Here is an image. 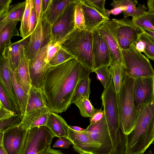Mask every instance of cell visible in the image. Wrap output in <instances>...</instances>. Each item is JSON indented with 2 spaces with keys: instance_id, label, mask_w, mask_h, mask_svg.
Listing matches in <instances>:
<instances>
[{
  "instance_id": "cell-1",
  "label": "cell",
  "mask_w": 154,
  "mask_h": 154,
  "mask_svg": "<svg viewBox=\"0 0 154 154\" xmlns=\"http://www.w3.org/2000/svg\"><path fill=\"white\" fill-rule=\"evenodd\" d=\"M89 73L75 58L47 70L42 87L47 106L50 111H65L71 104L76 87Z\"/></svg>"
},
{
  "instance_id": "cell-2",
  "label": "cell",
  "mask_w": 154,
  "mask_h": 154,
  "mask_svg": "<svg viewBox=\"0 0 154 154\" xmlns=\"http://www.w3.org/2000/svg\"><path fill=\"white\" fill-rule=\"evenodd\" d=\"M154 141V100L138 113L135 125L126 135L124 154L143 153Z\"/></svg>"
},
{
  "instance_id": "cell-3",
  "label": "cell",
  "mask_w": 154,
  "mask_h": 154,
  "mask_svg": "<svg viewBox=\"0 0 154 154\" xmlns=\"http://www.w3.org/2000/svg\"><path fill=\"white\" fill-rule=\"evenodd\" d=\"M101 99L112 142L113 154H124L126 135L122 132L120 128L118 96L111 78L102 93Z\"/></svg>"
},
{
  "instance_id": "cell-4",
  "label": "cell",
  "mask_w": 154,
  "mask_h": 154,
  "mask_svg": "<svg viewBox=\"0 0 154 154\" xmlns=\"http://www.w3.org/2000/svg\"><path fill=\"white\" fill-rule=\"evenodd\" d=\"M92 32L77 28L61 43V47L72 56L90 74L93 72Z\"/></svg>"
},
{
  "instance_id": "cell-5",
  "label": "cell",
  "mask_w": 154,
  "mask_h": 154,
  "mask_svg": "<svg viewBox=\"0 0 154 154\" xmlns=\"http://www.w3.org/2000/svg\"><path fill=\"white\" fill-rule=\"evenodd\" d=\"M134 81L135 79L125 74L118 96L120 128L125 135L133 129L138 113L133 97Z\"/></svg>"
},
{
  "instance_id": "cell-6",
  "label": "cell",
  "mask_w": 154,
  "mask_h": 154,
  "mask_svg": "<svg viewBox=\"0 0 154 154\" xmlns=\"http://www.w3.org/2000/svg\"><path fill=\"white\" fill-rule=\"evenodd\" d=\"M109 31L116 41L121 50L128 49L138 41L144 32L129 19L112 18L104 22Z\"/></svg>"
},
{
  "instance_id": "cell-7",
  "label": "cell",
  "mask_w": 154,
  "mask_h": 154,
  "mask_svg": "<svg viewBox=\"0 0 154 154\" xmlns=\"http://www.w3.org/2000/svg\"><path fill=\"white\" fill-rule=\"evenodd\" d=\"M135 45L127 50H121L125 74L134 79L154 75L150 61L136 49Z\"/></svg>"
},
{
  "instance_id": "cell-8",
  "label": "cell",
  "mask_w": 154,
  "mask_h": 154,
  "mask_svg": "<svg viewBox=\"0 0 154 154\" xmlns=\"http://www.w3.org/2000/svg\"><path fill=\"white\" fill-rule=\"evenodd\" d=\"M51 26L42 12L25 49V54L29 60L34 58L42 48L50 43Z\"/></svg>"
},
{
  "instance_id": "cell-9",
  "label": "cell",
  "mask_w": 154,
  "mask_h": 154,
  "mask_svg": "<svg viewBox=\"0 0 154 154\" xmlns=\"http://www.w3.org/2000/svg\"><path fill=\"white\" fill-rule=\"evenodd\" d=\"M77 1L68 5L52 25L50 43H61L76 29L75 13Z\"/></svg>"
},
{
  "instance_id": "cell-10",
  "label": "cell",
  "mask_w": 154,
  "mask_h": 154,
  "mask_svg": "<svg viewBox=\"0 0 154 154\" xmlns=\"http://www.w3.org/2000/svg\"><path fill=\"white\" fill-rule=\"evenodd\" d=\"M54 137L46 126L30 128L29 130L21 154H42L46 149L51 146L52 141Z\"/></svg>"
},
{
  "instance_id": "cell-11",
  "label": "cell",
  "mask_w": 154,
  "mask_h": 154,
  "mask_svg": "<svg viewBox=\"0 0 154 154\" xmlns=\"http://www.w3.org/2000/svg\"><path fill=\"white\" fill-rule=\"evenodd\" d=\"M133 95L138 112L154 100V75L135 79Z\"/></svg>"
},
{
  "instance_id": "cell-12",
  "label": "cell",
  "mask_w": 154,
  "mask_h": 154,
  "mask_svg": "<svg viewBox=\"0 0 154 154\" xmlns=\"http://www.w3.org/2000/svg\"><path fill=\"white\" fill-rule=\"evenodd\" d=\"M86 130L99 146V154H113L112 143L104 116L98 122L89 125Z\"/></svg>"
},
{
  "instance_id": "cell-13",
  "label": "cell",
  "mask_w": 154,
  "mask_h": 154,
  "mask_svg": "<svg viewBox=\"0 0 154 154\" xmlns=\"http://www.w3.org/2000/svg\"><path fill=\"white\" fill-rule=\"evenodd\" d=\"M48 44L42 48L36 56L29 61L32 85L41 89L46 72L50 67L47 59Z\"/></svg>"
},
{
  "instance_id": "cell-14",
  "label": "cell",
  "mask_w": 154,
  "mask_h": 154,
  "mask_svg": "<svg viewBox=\"0 0 154 154\" xmlns=\"http://www.w3.org/2000/svg\"><path fill=\"white\" fill-rule=\"evenodd\" d=\"M29 130L20 125L4 132L2 145L8 154H21Z\"/></svg>"
},
{
  "instance_id": "cell-15",
  "label": "cell",
  "mask_w": 154,
  "mask_h": 154,
  "mask_svg": "<svg viewBox=\"0 0 154 154\" xmlns=\"http://www.w3.org/2000/svg\"><path fill=\"white\" fill-rule=\"evenodd\" d=\"M92 32L94 70L101 67L110 66L111 65V57L106 41L96 29Z\"/></svg>"
},
{
  "instance_id": "cell-16",
  "label": "cell",
  "mask_w": 154,
  "mask_h": 154,
  "mask_svg": "<svg viewBox=\"0 0 154 154\" xmlns=\"http://www.w3.org/2000/svg\"><path fill=\"white\" fill-rule=\"evenodd\" d=\"M67 139L72 143L73 148L79 154L86 153L99 154V145L93 141L86 129L84 131H77L69 127Z\"/></svg>"
},
{
  "instance_id": "cell-17",
  "label": "cell",
  "mask_w": 154,
  "mask_h": 154,
  "mask_svg": "<svg viewBox=\"0 0 154 154\" xmlns=\"http://www.w3.org/2000/svg\"><path fill=\"white\" fill-rule=\"evenodd\" d=\"M10 46L5 48L0 57V82L4 86L17 114H21L13 89L10 70L9 52Z\"/></svg>"
},
{
  "instance_id": "cell-18",
  "label": "cell",
  "mask_w": 154,
  "mask_h": 154,
  "mask_svg": "<svg viewBox=\"0 0 154 154\" xmlns=\"http://www.w3.org/2000/svg\"><path fill=\"white\" fill-rule=\"evenodd\" d=\"M96 29L104 38L109 48L111 59V65H123V61L121 50L116 41L104 23Z\"/></svg>"
},
{
  "instance_id": "cell-19",
  "label": "cell",
  "mask_w": 154,
  "mask_h": 154,
  "mask_svg": "<svg viewBox=\"0 0 154 154\" xmlns=\"http://www.w3.org/2000/svg\"><path fill=\"white\" fill-rule=\"evenodd\" d=\"M50 111L47 107L25 112L20 125L28 130L36 127L46 126Z\"/></svg>"
},
{
  "instance_id": "cell-20",
  "label": "cell",
  "mask_w": 154,
  "mask_h": 154,
  "mask_svg": "<svg viewBox=\"0 0 154 154\" xmlns=\"http://www.w3.org/2000/svg\"><path fill=\"white\" fill-rule=\"evenodd\" d=\"M137 3L136 0H113L110 5L113 8L121 7L124 18L131 16L134 19L143 15L148 9L145 4H139L136 7Z\"/></svg>"
},
{
  "instance_id": "cell-21",
  "label": "cell",
  "mask_w": 154,
  "mask_h": 154,
  "mask_svg": "<svg viewBox=\"0 0 154 154\" xmlns=\"http://www.w3.org/2000/svg\"><path fill=\"white\" fill-rule=\"evenodd\" d=\"M79 1L84 16L85 30L92 32L110 19L105 18L95 9L86 5L83 0Z\"/></svg>"
},
{
  "instance_id": "cell-22",
  "label": "cell",
  "mask_w": 154,
  "mask_h": 154,
  "mask_svg": "<svg viewBox=\"0 0 154 154\" xmlns=\"http://www.w3.org/2000/svg\"><path fill=\"white\" fill-rule=\"evenodd\" d=\"M46 126L55 137L67 139L69 134V125L60 116L56 113L49 112Z\"/></svg>"
},
{
  "instance_id": "cell-23",
  "label": "cell",
  "mask_w": 154,
  "mask_h": 154,
  "mask_svg": "<svg viewBox=\"0 0 154 154\" xmlns=\"http://www.w3.org/2000/svg\"><path fill=\"white\" fill-rule=\"evenodd\" d=\"M25 49L24 48L22 51L20 60L15 72L18 81L29 93L32 85L29 69V60L25 54Z\"/></svg>"
},
{
  "instance_id": "cell-24",
  "label": "cell",
  "mask_w": 154,
  "mask_h": 154,
  "mask_svg": "<svg viewBox=\"0 0 154 154\" xmlns=\"http://www.w3.org/2000/svg\"><path fill=\"white\" fill-rule=\"evenodd\" d=\"M9 68L14 91L19 105L20 113L23 115L26 112L29 93L18 81L15 75V69L12 65L9 58Z\"/></svg>"
},
{
  "instance_id": "cell-25",
  "label": "cell",
  "mask_w": 154,
  "mask_h": 154,
  "mask_svg": "<svg viewBox=\"0 0 154 154\" xmlns=\"http://www.w3.org/2000/svg\"><path fill=\"white\" fill-rule=\"evenodd\" d=\"M75 0H50L44 15L48 22L52 25L66 8Z\"/></svg>"
},
{
  "instance_id": "cell-26",
  "label": "cell",
  "mask_w": 154,
  "mask_h": 154,
  "mask_svg": "<svg viewBox=\"0 0 154 154\" xmlns=\"http://www.w3.org/2000/svg\"><path fill=\"white\" fill-rule=\"evenodd\" d=\"M47 107L42 89L32 86L29 93L25 112Z\"/></svg>"
},
{
  "instance_id": "cell-27",
  "label": "cell",
  "mask_w": 154,
  "mask_h": 154,
  "mask_svg": "<svg viewBox=\"0 0 154 154\" xmlns=\"http://www.w3.org/2000/svg\"><path fill=\"white\" fill-rule=\"evenodd\" d=\"M26 1L10 6L5 19L0 22V32L7 25L15 21H21L26 7Z\"/></svg>"
},
{
  "instance_id": "cell-28",
  "label": "cell",
  "mask_w": 154,
  "mask_h": 154,
  "mask_svg": "<svg viewBox=\"0 0 154 154\" xmlns=\"http://www.w3.org/2000/svg\"><path fill=\"white\" fill-rule=\"evenodd\" d=\"M18 21H13L6 26L0 32V55L5 48L12 43L11 38L14 36H19V33L16 26Z\"/></svg>"
},
{
  "instance_id": "cell-29",
  "label": "cell",
  "mask_w": 154,
  "mask_h": 154,
  "mask_svg": "<svg viewBox=\"0 0 154 154\" xmlns=\"http://www.w3.org/2000/svg\"><path fill=\"white\" fill-rule=\"evenodd\" d=\"M29 36L14 43H11L10 46L9 57L12 65L15 70L19 63L21 52L23 48H25L28 43Z\"/></svg>"
},
{
  "instance_id": "cell-30",
  "label": "cell",
  "mask_w": 154,
  "mask_h": 154,
  "mask_svg": "<svg viewBox=\"0 0 154 154\" xmlns=\"http://www.w3.org/2000/svg\"><path fill=\"white\" fill-rule=\"evenodd\" d=\"M91 79L89 74L82 79L78 83L75 89L71 101V104L83 97L89 98L91 93Z\"/></svg>"
},
{
  "instance_id": "cell-31",
  "label": "cell",
  "mask_w": 154,
  "mask_h": 154,
  "mask_svg": "<svg viewBox=\"0 0 154 154\" xmlns=\"http://www.w3.org/2000/svg\"><path fill=\"white\" fill-rule=\"evenodd\" d=\"M114 86L118 96L125 73L123 65H111L109 68Z\"/></svg>"
},
{
  "instance_id": "cell-32",
  "label": "cell",
  "mask_w": 154,
  "mask_h": 154,
  "mask_svg": "<svg viewBox=\"0 0 154 154\" xmlns=\"http://www.w3.org/2000/svg\"><path fill=\"white\" fill-rule=\"evenodd\" d=\"M132 22L143 29H146L154 32V13L146 11L142 15L132 19Z\"/></svg>"
},
{
  "instance_id": "cell-33",
  "label": "cell",
  "mask_w": 154,
  "mask_h": 154,
  "mask_svg": "<svg viewBox=\"0 0 154 154\" xmlns=\"http://www.w3.org/2000/svg\"><path fill=\"white\" fill-rule=\"evenodd\" d=\"M25 10L21 21L20 28V35L23 39L28 36V26L32 10L34 8L33 0H26Z\"/></svg>"
},
{
  "instance_id": "cell-34",
  "label": "cell",
  "mask_w": 154,
  "mask_h": 154,
  "mask_svg": "<svg viewBox=\"0 0 154 154\" xmlns=\"http://www.w3.org/2000/svg\"><path fill=\"white\" fill-rule=\"evenodd\" d=\"M78 108L81 115L84 117L91 118L96 112L89 100V98L83 97L74 103Z\"/></svg>"
},
{
  "instance_id": "cell-35",
  "label": "cell",
  "mask_w": 154,
  "mask_h": 154,
  "mask_svg": "<svg viewBox=\"0 0 154 154\" xmlns=\"http://www.w3.org/2000/svg\"><path fill=\"white\" fill-rule=\"evenodd\" d=\"M21 114H16L8 119L0 120V132L19 125L21 123L23 117Z\"/></svg>"
},
{
  "instance_id": "cell-36",
  "label": "cell",
  "mask_w": 154,
  "mask_h": 154,
  "mask_svg": "<svg viewBox=\"0 0 154 154\" xmlns=\"http://www.w3.org/2000/svg\"><path fill=\"white\" fill-rule=\"evenodd\" d=\"M74 57L62 48L54 55L49 62L50 67L58 66Z\"/></svg>"
},
{
  "instance_id": "cell-37",
  "label": "cell",
  "mask_w": 154,
  "mask_h": 154,
  "mask_svg": "<svg viewBox=\"0 0 154 154\" xmlns=\"http://www.w3.org/2000/svg\"><path fill=\"white\" fill-rule=\"evenodd\" d=\"M138 41L144 43L145 48L143 53L147 58L154 60V43L149 36L144 32L140 36Z\"/></svg>"
},
{
  "instance_id": "cell-38",
  "label": "cell",
  "mask_w": 154,
  "mask_h": 154,
  "mask_svg": "<svg viewBox=\"0 0 154 154\" xmlns=\"http://www.w3.org/2000/svg\"><path fill=\"white\" fill-rule=\"evenodd\" d=\"M108 66L101 67L94 69V72L97 75V78L99 80L104 88L108 85L111 79V75Z\"/></svg>"
},
{
  "instance_id": "cell-39",
  "label": "cell",
  "mask_w": 154,
  "mask_h": 154,
  "mask_svg": "<svg viewBox=\"0 0 154 154\" xmlns=\"http://www.w3.org/2000/svg\"><path fill=\"white\" fill-rule=\"evenodd\" d=\"M75 21L76 28L85 29L84 14L79 0H77L75 13Z\"/></svg>"
},
{
  "instance_id": "cell-40",
  "label": "cell",
  "mask_w": 154,
  "mask_h": 154,
  "mask_svg": "<svg viewBox=\"0 0 154 154\" xmlns=\"http://www.w3.org/2000/svg\"><path fill=\"white\" fill-rule=\"evenodd\" d=\"M85 3L88 6L93 8L105 18L109 19L106 13L105 7V0H83Z\"/></svg>"
},
{
  "instance_id": "cell-41",
  "label": "cell",
  "mask_w": 154,
  "mask_h": 154,
  "mask_svg": "<svg viewBox=\"0 0 154 154\" xmlns=\"http://www.w3.org/2000/svg\"><path fill=\"white\" fill-rule=\"evenodd\" d=\"M0 106L16 112L10 97L4 86L1 82H0Z\"/></svg>"
},
{
  "instance_id": "cell-42",
  "label": "cell",
  "mask_w": 154,
  "mask_h": 154,
  "mask_svg": "<svg viewBox=\"0 0 154 154\" xmlns=\"http://www.w3.org/2000/svg\"><path fill=\"white\" fill-rule=\"evenodd\" d=\"M11 2V0H0V22L6 17Z\"/></svg>"
},
{
  "instance_id": "cell-43",
  "label": "cell",
  "mask_w": 154,
  "mask_h": 154,
  "mask_svg": "<svg viewBox=\"0 0 154 154\" xmlns=\"http://www.w3.org/2000/svg\"><path fill=\"white\" fill-rule=\"evenodd\" d=\"M61 47V43L53 44L49 43L48 44L47 50V59L48 62Z\"/></svg>"
},
{
  "instance_id": "cell-44",
  "label": "cell",
  "mask_w": 154,
  "mask_h": 154,
  "mask_svg": "<svg viewBox=\"0 0 154 154\" xmlns=\"http://www.w3.org/2000/svg\"><path fill=\"white\" fill-rule=\"evenodd\" d=\"M37 24V18L33 8L32 11L28 26V36H29L35 29Z\"/></svg>"
},
{
  "instance_id": "cell-45",
  "label": "cell",
  "mask_w": 154,
  "mask_h": 154,
  "mask_svg": "<svg viewBox=\"0 0 154 154\" xmlns=\"http://www.w3.org/2000/svg\"><path fill=\"white\" fill-rule=\"evenodd\" d=\"M71 145H72V143L70 141L67 140L65 137H62L57 140L52 147L68 149Z\"/></svg>"
},
{
  "instance_id": "cell-46",
  "label": "cell",
  "mask_w": 154,
  "mask_h": 154,
  "mask_svg": "<svg viewBox=\"0 0 154 154\" xmlns=\"http://www.w3.org/2000/svg\"><path fill=\"white\" fill-rule=\"evenodd\" d=\"M42 0H33V6L36 14L37 23L39 21L42 13Z\"/></svg>"
},
{
  "instance_id": "cell-47",
  "label": "cell",
  "mask_w": 154,
  "mask_h": 154,
  "mask_svg": "<svg viewBox=\"0 0 154 154\" xmlns=\"http://www.w3.org/2000/svg\"><path fill=\"white\" fill-rule=\"evenodd\" d=\"M0 108V120L8 119L17 114L16 112L10 110L1 106Z\"/></svg>"
},
{
  "instance_id": "cell-48",
  "label": "cell",
  "mask_w": 154,
  "mask_h": 154,
  "mask_svg": "<svg viewBox=\"0 0 154 154\" xmlns=\"http://www.w3.org/2000/svg\"><path fill=\"white\" fill-rule=\"evenodd\" d=\"M104 115L103 110L101 109L97 110L96 112L93 116L90 118V124L96 123L100 121Z\"/></svg>"
},
{
  "instance_id": "cell-49",
  "label": "cell",
  "mask_w": 154,
  "mask_h": 154,
  "mask_svg": "<svg viewBox=\"0 0 154 154\" xmlns=\"http://www.w3.org/2000/svg\"><path fill=\"white\" fill-rule=\"evenodd\" d=\"M122 9L121 7H117L114 8L110 10L106 9V12L107 16L109 18L110 14H112L114 15H118L122 13Z\"/></svg>"
},
{
  "instance_id": "cell-50",
  "label": "cell",
  "mask_w": 154,
  "mask_h": 154,
  "mask_svg": "<svg viewBox=\"0 0 154 154\" xmlns=\"http://www.w3.org/2000/svg\"><path fill=\"white\" fill-rule=\"evenodd\" d=\"M42 154H64L60 150L52 149L51 146L48 147L43 152Z\"/></svg>"
},
{
  "instance_id": "cell-51",
  "label": "cell",
  "mask_w": 154,
  "mask_h": 154,
  "mask_svg": "<svg viewBox=\"0 0 154 154\" xmlns=\"http://www.w3.org/2000/svg\"><path fill=\"white\" fill-rule=\"evenodd\" d=\"M136 49L140 52H144L145 48V44L142 41H138L135 45Z\"/></svg>"
},
{
  "instance_id": "cell-52",
  "label": "cell",
  "mask_w": 154,
  "mask_h": 154,
  "mask_svg": "<svg viewBox=\"0 0 154 154\" xmlns=\"http://www.w3.org/2000/svg\"><path fill=\"white\" fill-rule=\"evenodd\" d=\"M148 11L154 13V0H149L147 2Z\"/></svg>"
},
{
  "instance_id": "cell-53",
  "label": "cell",
  "mask_w": 154,
  "mask_h": 154,
  "mask_svg": "<svg viewBox=\"0 0 154 154\" xmlns=\"http://www.w3.org/2000/svg\"><path fill=\"white\" fill-rule=\"evenodd\" d=\"M50 0H42V12L44 13L48 7Z\"/></svg>"
},
{
  "instance_id": "cell-54",
  "label": "cell",
  "mask_w": 154,
  "mask_h": 154,
  "mask_svg": "<svg viewBox=\"0 0 154 154\" xmlns=\"http://www.w3.org/2000/svg\"><path fill=\"white\" fill-rule=\"evenodd\" d=\"M69 126L72 129L75 131H84L85 129L79 126H71L69 125Z\"/></svg>"
},
{
  "instance_id": "cell-55",
  "label": "cell",
  "mask_w": 154,
  "mask_h": 154,
  "mask_svg": "<svg viewBox=\"0 0 154 154\" xmlns=\"http://www.w3.org/2000/svg\"><path fill=\"white\" fill-rule=\"evenodd\" d=\"M144 32L148 35L149 36L154 38V32L150 30L146 29H142Z\"/></svg>"
},
{
  "instance_id": "cell-56",
  "label": "cell",
  "mask_w": 154,
  "mask_h": 154,
  "mask_svg": "<svg viewBox=\"0 0 154 154\" xmlns=\"http://www.w3.org/2000/svg\"><path fill=\"white\" fill-rule=\"evenodd\" d=\"M0 154H8L2 145H0Z\"/></svg>"
},
{
  "instance_id": "cell-57",
  "label": "cell",
  "mask_w": 154,
  "mask_h": 154,
  "mask_svg": "<svg viewBox=\"0 0 154 154\" xmlns=\"http://www.w3.org/2000/svg\"><path fill=\"white\" fill-rule=\"evenodd\" d=\"M3 135L4 132H0V144L2 143L3 137Z\"/></svg>"
},
{
  "instance_id": "cell-58",
  "label": "cell",
  "mask_w": 154,
  "mask_h": 154,
  "mask_svg": "<svg viewBox=\"0 0 154 154\" xmlns=\"http://www.w3.org/2000/svg\"><path fill=\"white\" fill-rule=\"evenodd\" d=\"M146 154H153L151 151H150L147 153Z\"/></svg>"
},
{
  "instance_id": "cell-59",
  "label": "cell",
  "mask_w": 154,
  "mask_h": 154,
  "mask_svg": "<svg viewBox=\"0 0 154 154\" xmlns=\"http://www.w3.org/2000/svg\"><path fill=\"white\" fill-rule=\"evenodd\" d=\"M149 37L150 38H151V39L152 40V41L154 43V38H153L152 37H150L149 36Z\"/></svg>"
},
{
  "instance_id": "cell-60",
  "label": "cell",
  "mask_w": 154,
  "mask_h": 154,
  "mask_svg": "<svg viewBox=\"0 0 154 154\" xmlns=\"http://www.w3.org/2000/svg\"><path fill=\"white\" fill-rule=\"evenodd\" d=\"M79 154H93L89 153H79Z\"/></svg>"
},
{
  "instance_id": "cell-61",
  "label": "cell",
  "mask_w": 154,
  "mask_h": 154,
  "mask_svg": "<svg viewBox=\"0 0 154 154\" xmlns=\"http://www.w3.org/2000/svg\"><path fill=\"white\" fill-rule=\"evenodd\" d=\"M143 154V153H140V154Z\"/></svg>"
}]
</instances>
